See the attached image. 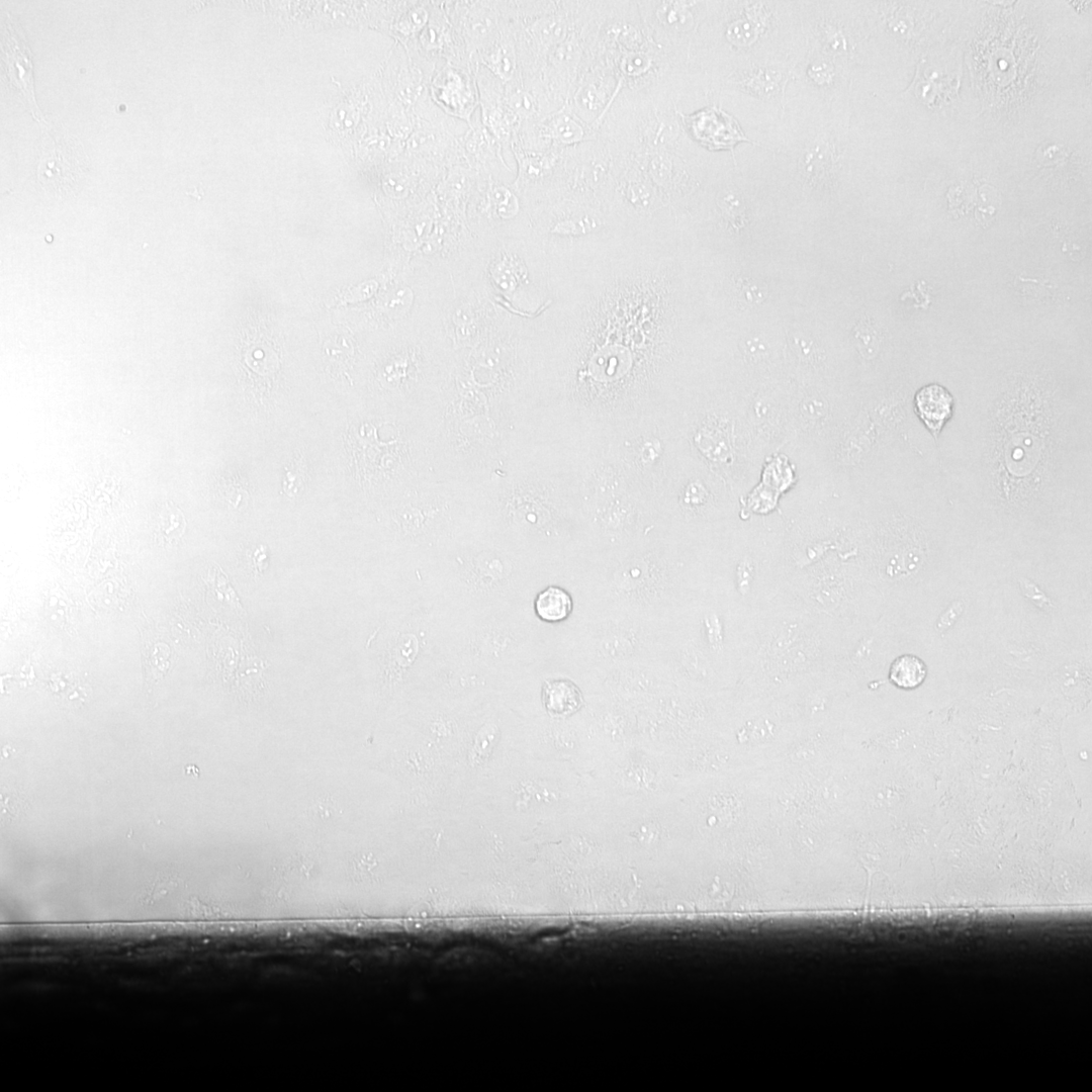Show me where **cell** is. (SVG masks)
I'll return each instance as SVG.
<instances>
[{"label":"cell","mask_w":1092,"mask_h":1092,"mask_svg":"<svg viewBox=\"0 0 1092 1092\" xmlns=\"http://www.w3.org/2000/svg\"><path fill=\"white\" fill-rule=\"evenodd\" d=\"M662 264L612 277L596 304L581 294L567 298L572 307L560 297L530 328L531 422L543 439L587 449L630 423L669 416L685 400L673 263Z\"/></svg>","instance_id":"6da1fadb"},{"label":"cell","mask_w":1092,"mask_h":1092,"mask_svg":"<svg viewBox=\"0 0 1092 1092\" xmlns=\"http://www.w3.org/2000/svg\"><path fill=\"white\" fill-rule=\"evenodd\" d=\"M532 350L520 317L472 348L454 351L439 391L421 413L438 478L471 488L484 483L532 441Z\"/></svg>","instance_id":"7a4b0ae2"},{"label":"cell","mask_w":1092,"mask_h":1092,"mask_svg":"<svg viewBox=\"0 0 1092 1092\" xmlns=\"http://www.w3.org/2000/svg\"><path fill=\"white\" fill-rule=\"evenodd\" d=\"M581 453L533 441L475 488L477 529L526 560L579 556Z\"/></svg>","instance_id":"3957f363"},{"label":"cell","mask_w":1092,"mask_h":1092,"mask_svg":"<svg viewBox=\"0 0 1092 1092\" xmlns=\"http://www.w3.org/2000/svg\"><path fill=\"white\" fill-rule=\"evenodd\" d=\"M1015 385L981 418L973 460L983 502L1014 509L1054 500L1071 430L1048 389Z\"/></svg>","instance_id":"277c9868"},{"label":"cell","mask_w":1092,"mask_h":1092,"mask_svg":"<svg viewBox=\"0 0 1092 1092\" xmlns=\"http://www.w3.org/2000/svg\"><path fill=\"white\" fill-rule=\"evenodd\" d=\"M582 556L628 546L660 528L652 500L602 447L580 457Z\"/></svg>","instance_id":"5b68a950"},{"label":"cell","mask_w":1092,"mask_h":1092,"mask_svg":"<svg viewBox=\"0 0 1092 1092\" xmlns=\"http://www.w3.org/2000/svg\"><path fill=\"white\" fill-rule=\"evenodd\" d=\"M681 539L657 528L628 546L583 558L599 589L626 605V611L639 614L661 608L662 600L668 603L679 568Z\"/></svg>","instance_id":"8992f818"},{"label":"cell","mask_w":1092,"mask_h":1092,"mask_svg":"<svg viewBox=\"0 0 1092 1092\" xmlns=\"http://www.w3.org/2000/svg\"><path fill=\"white\" fill-rule=\"evenodd\" d=\"M547 255L533 236L478 241L475 252L454 274L478 285L510 312L535 311L554 293Z\"/></svg>","instance_id":"52a82bcc"},{"label":"cell","mask_w":1092,"mask_h":1092,"mask_svg":"<svg viewBox=\"0 0 1092 1092\" xmlns=\"http://www.w3.org/2000/svg\"><path fill=\"white\" fill-rule=\"evenodd\" d=\"M601 447L645 491L655 496L684 450L672 418H649L615 431Z\"/></svg>","instance_id":"ba28073f"},{"label":"cell","mask_w":1092,"mask_h":1092,"mask_svg":"<svg viewBox=\"0 0 1092 1092\" xmlns=\"http://www.w3.org/2000/svg\"><path fill=\"white\" fill-rule=\"evenodd\" d=\"M452 288L441 304V318L453 351L472 348L498 328L508 311L478 285L450 277Z\"/></svg>","instance_id":"9c48e42d"},{"label":"cell","mask_w":1092,"mask_h":1092,"mask_svg":"<svg viewBox=\"0 0 1092 1092\" xmlns=\"http://www.w3.org/2000/svg\"><path fill=\"white\" fill-rule=\"evenodd\" d=\"M512 183L491 175L478 174L469 197L465 219L470 232L478 241L497 240L524 236L521 224L528 206Z\"/></svg>","instance_id":"30bf717a"},{"label":"cell","mask_w":1092,"mask_h":1092,"mask_svg":"<svg viewBox=\"0 0 1092 1092\" xmlns=\"http://www.w3.org/2000/svg\"><path fill=\"white\" fill-rule=\"evenodd\" d=\"M404 50L407 56L419 57L435 68L444 64L472 68L464 42L448 18L444 1H434L428 25Z\"/></svg>","instance_id":"8fae6325"},{"label":"cell","mask_w":1092,"mask_h":1092,"mask_svg":"<svg viewBox=\"0 0 1092 1092\" xmlns=\"http://www.w3.org/2000/svg\"><path fill=\"white\" fill-rule=\"evenodd\" d=\"M448 18L470 56L496 41L506 31L498 1H444Z\"/></svg>","instance_id":"7c38bea8"},{"label":"cell","mask_w":1092,"mask_h":1092,"mask_svg":"<svg viewBox=\"0 0 1092 1092\" xmlns=\"http://www.w3.org/2000/svg\"><path fill=\"white\" fill-rule=\"evenodd\" d=\"M429 93L439 109L467 124L471 122L479 106L478 89L472 68L452 64H444L436 68L430 81Z\"/></svg>","instance_id":"4fadbf2b"},{"label":"cell","mask_w":1092,"mask_h":1092,"mask_svg":"<svg viewBox=\"0 0 1092 1092\" xmlns=\"http://www.w3.org/2000/svg\"><path fill=\"white\" fill-rule=\"evenodd\" d=\"M473 72L478 89L480 119L505 152L511 149L524 124L508 103L505 85L480 65H475Z\"/></svg>","instance_id":"5bb4252c"},{"label":"cell","mask_w":1092,"mask_h":1092,"mask_svg":"<svg viewBox=\"0 0 1092 1092\" xmlns=\"http://www.w3.org/2000/svg\"><path fill=\"white\" fill-rule=\"evenodd\" d=\"M460 149L464 166L478 174L504 179L506 174L511 173L502 146L485 128L480 116L472 118L461 135Z\"/></svg>","instance_id":"9a60e30c"},{"label":"cell","mask_w":1092,"mask_h":1092,"mask_svg":"<svg viewBox=\"0 0 1092 1092\" xmlns=\"http://www.w3.org/2000/svg\"><path fill=\"white\" fill-rule=\"evenodd\" d=\"M470 62L472 68L474 65H480L487 69L505 85L507 92L524 85L512 29H506L492 44L470 56Z\"/></svg>","instance_id":"2e32d148"},{"label":"cell","mask_w":1092,"mask_h":1092,"mask_svg":"<svg viewBox=\"0 0 1092 1092\" xmlns=\"http://www.w3.org/2000/svg\"><path fill=\"white\" fill-rule=\"evenodd\" d=\"M913 405L919 421L937 441L954 413L951 392L936 382L925 384L915 392Z\"/></svg>","instance_id":"e0dca14e"},{"label":"cell","mask_w":1092,"mask_h":1092,"mask_svg":"<svg viewBox=\"0 0 1092 1092\" xmlns=\"http://www.w3.org/2000/svg\"><path fill=\"white\" fill-rule=\"evenodd\" d=\"M645 18L647 24L656 35L665 37L667 41L675 39V35L687 33L695 24L694 8L696 2H647Z\"/></svg>","instance_id":"ac0fdd59"},{"label":"cell","mask_w":1092,"mask_h":1092,"mask_svg":"<svg viewBox=\"0 0 1092 1092\" xmlns=\"http://www.w3.org/2000/svg\"><path fill=\"white\" fill-rule=\"evenodd\" d=\"M434 1H401V5L387 28L405 49L417 40L428 25Z\"/></svg>","instance_id":"d6986e66"},{"label":"cell","mask_w":1092,"mask_h":1092,"mask_svg":"<svg viewBox=\"0 0 1092 1092\" xmlns=\"http://www.w3.org/2000/svg\"><path fill=\"white\" fill-rule=\"evenodd\" d=\"M542 701L549 713L566 716L581 707L582 695L578 687L569 679H548L542 687Z\"/></svg>","instance_id":"ffe728a7"},{"label":"cell","mask_w":1092,"mask_h":1092,"mask_svg":"<svg viewBox=\"0 0 1092 1092\" xmlns=\"http://www.w3.org/2000/svg\"><path fill=\"white\" fill-rule=\"evenodd\" d=\"M572 610L571 596L557 585L547 586L537 595L534 601L535 614L546 623L562 622L571 615Z\"/></svg>","instance_id":"44dd1931"},{"label":"cell","mask_w":1092,"mask_h":1092,"mask_svg":"<svg viewBox=\"0 0 1092 1092\" xmlns=\"http://www.w3.org/2000/svg\"><path fill=\"white\" fill-rule=\"evenodd\" d=\"M926 676V666L917 656L900 655L894 659L889 669V678L896 687L910 690L922 684Z\"/></svg>","instance_id":"7402d4cb"},{"label":"cell","mask_w":1092,"mask_h":1092,"mask_svg":"<svg viewBox=\"0 0 1092 1092\" xmlns=\"http://www.w3.org/2000/svg\"><path fill=\"white\" fill-rule=\"evenodd\" d=\"M758 31L756 20L738 18L728 25L727 37L735 46L746 47L756 40Z\"/></svg>","instance_id":"603a6c76"},{"label":"cell","mask_w":1092,"mask_h":1092,"mask_svg":"<svg viewBox=\"0 0 1092 1092\" xmlns=\"http://www.w3.org/2000/svg\"><path fill=\"white\" fill-rule=\"evenodd\" d=\"M747 80H743L748 89L758 94H771L780 89L781 75L770 70L762 69L749 72Z\"/></svg>","instance_id":"cb8c5ba5"},{"label":"cell","mask_w":1092,"mask_h":1092,"mask_svg":"<svg viewBox=\"0 0 1092 1092\" xmlns=\"http://www.w3.org/2000/svg\"><path fill=\"white\" fill-rule=\"evenodd\" d=\"M791 475L788 463L778 458L765 467L763 482L768 485L779 484V488L781 486L786 489L790 482Z\"/></svg>","instance_id":"d4e9b609"},{"label":"cell","mask_w":1092,"mask_h":1092,"mask_svg":"<svg viewBox=\"0 0 1092 1092\" xmlns=\"http://www.w3.org/2000/svg\"><path fill=\"white\" fill-rule=\"evenodd\" d=\"M834 74L835 72L831 62L824 59L813 60L809 66V75L811 79L821 86L830 84L833 81Z\"/></svg>","instance_id":"484cf974"}]
</instances>
